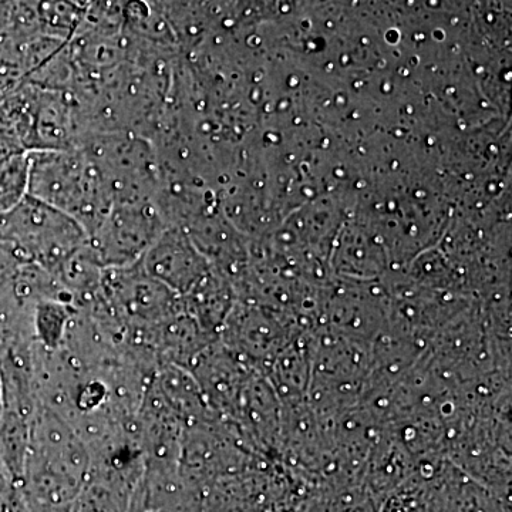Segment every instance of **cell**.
<instances>
[{
    "instance_id": "5b68a950",
    "label": "cell",
    "mask_w": 512,
    "mask_h": 512,
    "mask_svg": "<svg viewBox=\"0 0 512 512\" xmlns=\"http://www.w3.org/2000/svg\"><path fill=\"white\" fill-rule=\"evenodd\" d=\"M147 274L184 296L197 285V262L187 237L178 228L168 227L141 258Z\"/></svg>"
},
{
    "instance_id": "277c9868",
    "label": "cell",
    "mask_w": 512,
    "mask_h": 512,
    "mask_svg": "<svg viewBox=\"0 0 512 512\" xmlns=\"http://www.w3.org/2000/svg\"><path fill=\"white\" fill-rule=\"evenodd\" d=\"M170 227L156 201L116 202L87 239L101 268L137 264Z\"/></svg>"
},
{
    "instance_id": "7a4b0ae2",
    "label": "cell",
    "mask_w": 512,
    "mask_h": 512,
    "mask_svg": "<svg viewBox=\"0 0 512 512\" xmlns=\"http://www.w3.org/2000/svg\"><path fill=\"white\" fill-rule=\"evenodd\" d=\"M87 239L79 222L29 194L0 212V242L20 264H35L53 276Z\"/></svg>"
},
{
    "instance_id": "8992f818",
    "label": "cell",
    "mask_w": 512,
    "mask_h": 512,
    "mask_svg": "<svg viewBox=\"0 0 512 512\" xmlns=\"http://www.w3.org/2000/svg\"><path fill=\"white\" fill-rule=\"evenodd\" d=\"M29 153L0 164V212L12 210L28 194Z\"/></svg>"
},
{
    "instance_id": "3957f363",
    "label": "cell",
    "mask_w": 512,
    "mask_h": 512,
    "mask_svg": "<svg viewBox=\"0 0 512 512\" xmlns=\"http://www.w3.org/2000/svg\"><path fill=\"white\" fill-rule=\"evenodd\" d=\"M101 295L113 315L126 326L131 348L183 309L180 296L147 274L140 261L104 269Z\"/></svg>"
},
{
    "instance_id": "52a82bcc",
    "label": "cell",
    "mask_w": 512,
    "mask_h": 512,
    "mask_svg": "<svg viewBox=\"0 0 512 512\" xmlns=\"http://www.w3.org/2000/svg\"><path fill=\"white\" fill-rule=\"evenodd\" d=\"M3 412V400H2V382H0V416Z\"/></svg>"
},
{
    "instance_id": "6da1fadb",
    "label": "cell",
    "mask_w": 512,
    "mask_h": 512,
    "mask_svg": "<svg viewBox=\"0 0 512 512\" xmlns=\"http://www.w3.org/2000/svg\"><path fill=\"white\" fill-rule=\"evenodd\" d=\"M28 194L79 222L87 237L113 205L83 148L30 151Z\"/></svg>"
}]
</instances>
